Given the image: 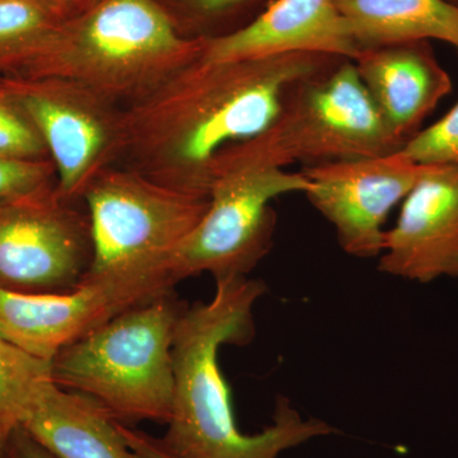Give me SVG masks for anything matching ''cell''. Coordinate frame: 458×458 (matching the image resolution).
<instances>
[{"mask_svg":"<svg viewBox=\"0 0 458 458\" xmlns=\"http://www.w3.org/2000/svg\"><path fill=\"white\" fill-rule=\"evenodd\" d=\"M82 199L92 243L83 280L172 262L210 203L209 195L168 188L117 165L102 171Z\"/></svg>","mask_w":458,"mask_h":458,"instance_id":"cell-7","label":"cell"},{"mask_svg":"<svg viewBox=\"0 0 458 458\" xmlns=\"http://www.w3.org/2000/svg\"><path fill=\"white\" fill-rule=\"evenodd\" d=\"M172 262L83 280L60 294H23L0 289V336L38 360L57 352L140 304L174 293Z\"/></svg>","mask_w":458,"mask_h":458,"instance_id":"cell-9","label":"cell"},{"mask_svg":"<svg viewBox=\"0 0 458 458\" xmlns=\"http://www.w3.org/2000/svg\"><path fill=\"white\" fill-rule=\"evenodd\" d=\"M401 153L418 165L458 164V102L442 119L419 131Z\"/></svg>","mask_w":458,"mask_h":458,"instance_id":"cell-21","label":"cell"},{"mask_svg":"<svg viewBox=\"0 0 458 458\" xmlns=\"http://www.w3.org/2000/svg\"><path fill=\"white\" fill-rule=\"evenodd\" d=\"M312 188L302 171L286 172L223 149L210 170L209 208L172 259L177 279L249 276L274 245L278 216L271 201Z\"/></svg>","mask_w":458,"mask_h":458,"instance_id":"cell-6","label":"cell"},{"mask_svg":"<svg viewBox=\"0 0 458 458\" xmlns=\"http://www.w3.org/2000/svg\"><path fill=\"white\" fill-rule=\"evenodd\" d=\"M55 165L50 158L0 156V207L55 188Z\"/></svg>","mask_w":458,"mask_h":458,"instance_id":"cell-20","label":"cell"},{"mask_svg":"<svg viewBox=\"0 0 458 458\" xmlns=\"http://www.w3.org/2000/svg\"><path fill=\"white\" fill-rule=\"evenodd\" d=\"M0 458H62L45 447L23 429L18 428L11 437Z\"/></svg>","mask_w":458,"mask_h":458,"instance_id":"cell-23","label":"cell"},{"mask_svg":"<svg viewBox=\"0 0 458 458\" xmlns=\"http://www.w3.org/2000/svg\"><path fill=\"white\" fill-rule=\"evenodd\" d=\"M51 381L50 361L38 360L0 336V456L27 410Z\"/></svg>","mask_w":458,"mask_h":458,"instance_id":"cell-17","label":"cell"},{"mask_svg":"<svg viewBox=\"0 0 458 458\" xmlns=\"http://www.w3.org/2000/svg\"><path fill=\"white\" fill-rule=\"evenodd\" d=\"M60 22L40 0H0V75L38 49Z\"/></svg>","mask_w":458,"mask_h":458,"instance_id":"cell-18","label":"cell"},{"mask_svg":"<svg viewBox=\"0 0 458 458\" xmlns=\"http://www.w3.org/2000/svg\"><path fill=\"white\" fill-rule=\"evenodd\" d=\"M378 270L420 284L458 278V164L424 165L386 231Z\"/></svg>","mask_w":458,"mask_h":458,"instance_id":"cell-12","label":"cell"},{"mask_svg":"<svg viewBox=\"0 0 458 458\" xmlns=\"http://www.w3.org/2000/svg\"><path fill=\"white\" fill-rule=\"evenodd\" d=\"M352 62L382 119L405 146L452 90L430 41L361 50Z\"/></svg>","mask_w":458,"mask_h":458,"instance_id":"cell-14","label":"cell"},{"mask_svg":"<svg viewBox=\"0 0 458 458\" xmlns=\"http://www.w3.org/2000/svg\"><path fill=\"white\" fill-rule=\"evenodd\" d=\"M190 21L209 40L242 29L260 16L274 0H181Z\"/></svg>","mask_w":458,"mask_h":458,"instance_id":"cell-19","label":"cell"},{"mask_svg":"<svg viewBox=\"0 0 458 458\" xmlns=\"http://www.w3.org/2000/svg\"><path fill=\"white\" fill-rule=\"evenodd\" d=\"M0 92L32 123L56 171V190L69 203L119 161L123 106L89 87L59 77H5Z\"/></svg>","mask_w":458,"mask_h":458,"instance_id":"cell-8","label":"cell"},{"mask_svg":"<svg viewBox=\"0 0 458 458\" xmlns=\"http://www.w3.org/2000/svg\"><path fill=\"white\" fill-rule=\"evenodd\" d=\"M185 304L174 293L128 310L50 360L51 381L123 424H167L174 406L172 343Z\"/></svg>","mask_w":458,"mask_h":458,"instance_id":"cell-4","label":"cell"},{"mask_svg":"<svg viewBox=\"0 0 458 458\" xmlns=\"http://www.w3.org/2000/svg\"><path fill=\"white\" fill-rule=\"evenodd\" d=\"M403 147L377 110L354 62L340 57L293 84L267 131L227 148L250 161L285 168L394 155Z\"/></svg>","mask_w":458,"mask_h":458,"instance_id":"cell-5","label":"cell"},{"mask_svg":"<svg viewBox=\"0 0 458 458\" xmlns=\"http://www.w3.org/2000/svg\"><path fill=\"white\" fill-rule=\"evenodd\" d=\"M337 56L291 53L258 59H198L123 106V167L168 188L210 194L216 157L269 128L286 92Z\"/></svg>","mask_w":458,"mask_h":458,"instance_id":"cell-1","label":"cell"},{"mask_svg":"<svg viewBox=\"0 0 458 458\" xmlns=\"http://www.w3.org/2000/svg\"><path fill=\"white\" fill-rule=\"evenodd\" d=\"M205 38L181 35L156 0H99L62 21L5 77H59L122 106L203 54Z\"/></svg>","mask_w":458,"mask_h":458,"instance_id":"cell-3","label":"cell"},{"mask_svg":"<svg viewBox=\"0 0 458 458\" xmlns=\"http://www.w3.org/2000/svg\"><path fill=\"white\" fill-rule=\"evenodd\" d=\"M98 2L99 0H78V9H80L78 14H80L81 12L86 11V9L92 7V5H95L96 3Z\"/></svg>","mask_w":458,"mask_h":458,"instance_id":"cell-26","label":"cell"},{"mask_svg":"<svg viewBox=\"0 0 458 458\" xmlns=\"http://www.w3.org/2000/svg\"><path fill=\"white\" fill-rule=\"evenodd\" d=\"M21 427L62 458H140L98 403L53 382L41 388Z\"/></svg>","mask_w":458,"mask_h":458,"instance_id":"cell-15","label":"cell"},{"mask_svg":"<svg viewBox=\"0 0 458 458\" xmlns=\"http://www.w3.org/2000/svg\"><path fill=\"white\" fill-rule=\"evenodd\" d=\"M291 53L354 60L360 49L335 0H274L249 25L205 40L203 56L229 62Z\"/></svg>","mask_w":458,"mask_h":458,"instance_id":"cell-13","label":"cell"},{"mask_svg":"<svg viewBox=\"0 0 458 458\" xmlns=\"http://www.w3.org/2000/svg\"><path fill=\"white\" fill-rule=\"evenodd\" d=\"M216 283L212 300L186 307L174 330V406L167 432L158 439L165 454L172 458H278L335 433L321 419H303L286 397L276 400L269 427L256 434L241 432L219 351L254 340V307L267 293V284L249 276Z\"/></svg>","mask_w":458,"mask_h":458,"instance_id":"cell-2","label":"cell"},{"mask_svg":"<svg viewBox=\"0 0 458 458\" xmlns=\"http://www.w3.org/2000/svg\"><path fill=\"white\" fill-rule=\"evenodd\" d=\"M92 259L89 219L55 188L0 207V289L60 294L82 283Z\"/></svg>","mask_w":458,"mask_h":458,"instance_id":"cell-10","label":"cell"},{"mask_svg":"<svg viewBox=\"0 0 458 458\" xmlns=\"http://www.w3.org/2000/svg\"><path fill=\"white\" fill-rule=\"evenodd\" d=\"M360 51L438 40L458 53V7L445 0H335Z\"/></svg>","mask_w":458,"mask_h":458,"instance_id":"cell-16","label":"cell"},{"mask_svg":"<svg viewBox=\"0 0 458 458\" xmlns=\"http://www.w3.org/2000/svg\"><path fill=\"white\" fill-rule=\"evenodd\" d=\"M0 156L16 158H50L40 134L32 123L0 92Z\"/></svg>","mask_w":458,"mask_h":458,"instance_id":"cell-22","label":"cell"},{"mask_svg":"<svg viewBox=\"0 0 458 458\" xmlns=\"http://www.w3.org/2000/svg\"><path fill=\"white\" fill-rule=\"evenodd\" d=\"M40 2L60 21L77 16L80 12L78 0H40Z\"/></svg>","mask_w":458,"mask_h":458,"instance_id":"cell-25","label":"cell"},{"mask_svg":"<svg viewBox=\"0 0 458 458\" xmlns=\"http://www.w3.org/2000/svg\"><path fill=\"white\" fill-rule=\"evenodd\" d=\"M418 165L394 155L306 165L302 174L313 188L306 192L312 207L335 231L345 254L377 259L384 250L385 223L420 177Z\"/></svg>","mask_w":458,"mask_h":458,"instance_id":"cell-11","label":"cell"},{"mask_svg":"<svg viewBox=\"0 0 458 458\" xmlns=\"http://www.w3.org/2000/svg\"><path fill=\"white\" fill-rule=\"evenodd\" d=\"M119 423V421H117ZM123 438L135 454L140 458H172L168 456L158 443V439L141 430L131 429L119 423Z\"/></svg>","mask_w":458,"mask_h":458,"instance_id":"cell-24","label":"cell"},{"mask_svg":"<svg viewBox=\"0 0 458 458\" xmlns=\"http://www.w3.org/2000/svg\"><path fill=\"white\" fill-rule=\"evenodd\" d=\"M445 2L450 3V4L454 5V7H458V0H445Z\"/></svg>","mask_w":458,"mask_h":458,"instance_id":"cell-27","label":"cell"}]
</instances>
